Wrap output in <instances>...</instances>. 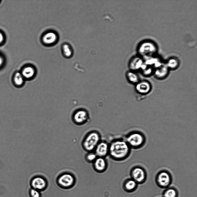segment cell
I'll return each mask as SVG.
<instances>
[{"label": "cell", "instance_id": "obj_1", "mask_svg": "<svg viewBox=\"0 0 197 197\" xmlns=\"http://www.w3.org/2000/svg\"><path fill=\"white\" fill-rule=\"evenodd\" d=\"M131 149L124 139H115L109 144L108 155L114 160L123 161L129 156Z\"/></svg>", "mask_w": 197, "mask_h": 197}, {"label": "cell", "instance_id": "obj_2", "mask_svg": "<svg viewBox=\"0 0 197 197\" xmlns=\"http://www.w3.org/2000/svg\"><path fill=\"white\" fill-rule=\"evenodd\" d=\"M124 140L131 149H138L142 148L146 142L145 134L138 130H134L127 134Z\"/></svg>", "mask_w": 197, "mask_h": 197}, {"label": "cell", "instance_id": "obj_3", "mask_svg": "<svg viewBox=\"0 0 197 197\" xmlns=\"http://www.w3.org/2000/svg\"><path fill=\"white\" fill-rule=\"evenodd\" d=\"M100 132L93 130L88 132L85 135L82 142V147L87 152L93 151L97 145L101 140Z\"/></svg>", "mask_w": 197, "mask_h": 197}, {"label": "cell", "instance_id": "obj_4", "mask_svg": "<svg viewBox=\"0 0 197 197\" xmlns=\"http://www.w3.org/2000/svg\"><path fill=\"white\" fill-rule=\"evenodd\" d=\"M173 181L171 173L166 169H162L158 171L155 177L156 185L159 188L165 189L170 186Z\"/></svg>", "mask_w": 197, "mask_h": 197}, {"label": "cell", "instance_id": "obj_5", "mask_svg": "<svg viewBox=\"0 0 197 197\" xmlns=\"http://www.w3.org/2000/svg\"><path fill=\"white\" fill-rule=\"evenodd\" d=\"M131 178L138 185L142 184L147 181V172L142 166L137 165L132 167L130 171Z\"/></svg>", "mask_w": 197, "mask_h": 197}, {"label": "cell", "instance_id": "obj_6", "mask_svg": "<svg viewBox=\"0 0 197 197\" xmlns=\"http://www.w3.org/2000/svg\"><path fill=\"white\" fill-rule=\"evenodd\" d=\"M76 179L73 175L69 172L61 174L57 179L58 185L61 187L67 189L72 187L74 184Z\"/></svg>", "mask_w": 197, "mask_h": 197}, {"label": "cell", "instance_id": "obj_7", "mask_svg": "<svg viewBox=\"0 0 197 197\" xmlns=\"http://www.w3.org/2000/svg\"><path fill=\"white\" fill-rule=\"evenodd\" d=\"M30 185L31 188L41 192L46 189L48 183L45 178L41 176H37L31 179Z\"/></svg>", "mask_w": 197, "mask_h": 197}, {"label": "cell", "instance_id": "obj_8", "mask_svg": "<svg viewBox=\"0 0 197 197\" xmlns=\"http://www.w3.org/2000/svg\"><path fill=\"white\" fill-rule=\"evenodd\" d=\"M109 143L102 140L95 149L94 152L97 157L105 158L108 155Z\"/></svg>", "mask_w": 197, "mask_h": 197}, {"label": "cell", "instance_id": "obj_9", "mask_svg": "<svg viewBox=\"0 0 197 197\" xmlns=\"http://www.w3.org/2000/svg\"><path fill=\"white\" fill-rule=\"evenodd\" d=\"M92 164L95 171L98 173H103L107 169L108 162L105 158L97 157Z\"/></svg>", "mask_w": 197, "mask_h": 197}, {"label": "cell", "instance_id": "obj_10", "mask_svg": "<svg viewBox=\"0 0 197 197\" xmlns=\"http://www.w3.org/2000/svg\"><path fill=\"white\" fill-rule=\"evenodd\" d=\"M87 113L84 110H80L77 111L74 114L73 119L74 122L78 125L85 123L88 120Z\"/></svg>", "mask_w": 197, "mask_h": 197}, {"label": "cell", "instance_id": "obj_11", "mask_svg": "<svg viewBox=\"0 0 197 197\" xmlns=\"http://www.w3.org/2000/svg\"><path fill=\"white\" fill-rule=\"evenodd\" d=\"M136 88V90L139 93L145 94L149 93L151 87L148 82L143 81L137 83Z\"/></svg>", "mask_w": 197, "mask_h": 197}, {"label": "cell", "instance_id": "obj_12", "mask_svg": "<svg viewBox=\"0 0 197 197\" xmlns=\"http://www.w3.org/2000/svg\"><path fill=\"white\" fill-rule=\"evenodd\" d=\"M138 184L134 180L128 179L125 181L124 187L125 190L128 192H133L137 189Z\"/></svg>", "mask_w": 197, "mask_h": 197}, {"label": "cell", "instance_id": "obj_13", "mask_svg": "<svg viewBox=\"0 0 197 197\" xmlns=\"http://www.w3.org/2000/svg\"><path fill=\"white\" fill-rule=\"evenodd\" d=\"M179 192L177 189L173 186H170L164 189L162 192V197H179Z\"/></svg>", "mask_w": 197, "mask_h": 197}, {"label": "cell", "instance_id": "obj_14", "mask_svg": "<svg viewBox=\"0 0 197 197\" xmlns=\"http://www.w3.org/2000/svg\"><path fill=\"white\" fill-rule=\"evenodd\" d=\"M35 68L32 66H28L24 67L22 70L21 74L24 78L31 79L35 74Z\"/></svg>", "mask_w": 197, "mask_h": 197}, {"label": "cell", "instance_id": "obj_15", "mask_svg": "<svg viewBox=\"0 0 197 197\" xmlns=\"http://www.w3.org/2000/svg\"><path fill=\"white\" fill-rule=\"evenodd\" d=\"M57 37L56 34L52 32H50L46 34L43 37L42 40L46 44H51L56 41Z\"/></svg>", "mask_w": 197, "mask_h": 197}, {"label": "cell", "instance_id": "obj_16", "mask_svg": "<svg viewBox=\"0 0 197 197\" xmlns=\"http://www.w3.org/2000/svg\"><path fill=\"white\" fill-rule=\"evenodd\" d=\"M97 157L94 151L90 152H87L85 155V159L87 162L92 164Z\"/></svg>", "mask_w": 197, "mask_h": 197}, {"label": "cell", "instance_id": "obj_17", "mask_svg": "<svg viewBox=\"0 0 197 197\" xmlns=\"http://www.w3.org/2000/svg\"><path fill=\"white\" fill-rule=\"evenodd\" d=\"M24 78L21 73L17 72L15 75L14 81L15 83L18 86L22 85L24 82Z\"/></svg>", "mask_w": 197, "mask_h": 197}, {"label": "cell", "instance_id": "obj_18", "mask_svg": "<svg viewBox=\"0 0 197 197\" xmlns=\"http://www.w3.org/2000/svg\"><path fill=\"white\" fill-rule=\"evenodd\" d=\"M128 80L131 82L137 83L138 82V78L137 75L132 72H128L127 74Z\"/></svg>", "mask_w": 197, "mask_h": 197}, {"label": "cell", "instance_id": "obj_19", "mask_svg": "<svg viewBox=\"0 0 197 197\" xmlns=\"http://www.w3.org/2000/svg\"><path fill=\"white\" fill-rule=\"evenodd\" d=\"M140 61L136 58H133L130 61V67L132 70L138 69L140 67Z\"/></svg>", "mask_w": 197, "mask_h": 197}, {"label": "cell", "instance_id": "obj_20", "mask_svg": "<svg viewBox=\"0 0 197 197\" xmlns=\"http://www.w3.org/2000/svg\"><path fill=\"white\" fill-rule=\"evenodd\" d=\"M167 73V69L164 67L157 70L155 72V74L157 78H162L164 77Z\"/></svg>", "mask_w": 197, "mask_h": 197}, {"label": "cell", "instance_id": "obj_21", "mask_svg": "<svg viewBox=\"0 0 197 197\" xmlns=\"http://www.w3.org/2000/svg\"><path fill=\"white\" fill-rule=\"evenodd\" d=\"M63 50L65 56L67 57H70L72 54V50L70 46L67 44H64L63 46Z\"/></svg>", "mask_w": 197, "mask_h": 197}, {"label": "cell", "instance_id": "obj_22", "mask_svg": "<svg viewBox=\"0 0 197 197\" xmlns=\"http://www.w3.org/2000/svg\"><path fill=\"white\" fill-rule=\"evenodd\" d=\"M41 192L31 188L29 190V195L30 197H41Z\"/></svg>", "mask_w": 197, "mask_h": 197}, {"label": "cell", "instance_id": "obj_23", "mask_svg": "<svg viewBox=\"0 0 197 197\" xmlns=\"http://www.w3.org/2000/svg\"><path fill=\"white\" fill-rule=\"evenodd\" d=\"M4 40V37L2 33L0 32V44H1Z\"/></svg>", "mask_w": 197, "mask_h": 197}, {"label": "cell", "instance_id": "obj_24", "mask_svg": "<svg viewBox=\"0 0 197 197\" xmlns=\"http://www.w3.org/2000/svg\"><path fill=\"white\" fill-rule=\"evenodd\" d=\"M3 62V59L1 56L0 55V66L2 64Z\"/></svg>", "mask_w": 197, "mask_h": 197}]
</instances>
